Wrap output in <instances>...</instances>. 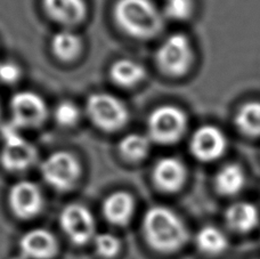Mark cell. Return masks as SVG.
<instances>
[{
	"instance_id": "obj_1",
	"label": "cell",
	"mask_w": 260,
	"mask_h": 259,
	"mask_svg": "<svg viewBox=\"0 0 260 259\" xmlns=\"http://www.w3.org/2000/svg\"><path fill=\"white\" fill-rule=\"evenodd\" d=\"M143 231L147 243L156 251L169 253L179 250L187 241L188 232L180 217L164 206L146 211Z\"/></svg>"
},
{
	"instance_id": "obj_2",
	"label": "cell",
	"mask_w": 260,
	"mask_h": 259,
	"mask_svg": "<svg viewBox=\"0 0 260 259\" xmlns=\"http://www.w3.org/2000/svg\"><path fill=\"white\" fill-rule=\"evenodd\" d=\"M113 17L120 29L135 39L154 38L164 29V13L152 0H118Z\"/></svg>"
},
{
	"instance_id": "obj_3",
	"label": "cell",
	"mask_w": 260,
	"mask_h": 259,
	"mask_svg": "<svg viewBox=\"0 0 260 259\" xmlns=\"http://www.w3.org/2000/svg\"><path fill=\"white\" fill-rule=\"evenodd\" d=\"M88 118L101 131L118 132L126 126L129 110L121 100L108 92H95L88 97L86 103Z\"/></svg>"
},
{
	"instance_id": "obj_4",
	"label": "cell",
	"mask_w": 260,
	"mask_h": 259,
	"mask_svg": "<svg viewBox=\"0 0 260 259\" xmlns=\"http://www.w3.org/2000/svg\"><path fill=\"white\" fill-rule=\"evenodd\" d=\"M155 61L166 76L173 78L185 76L194 62L191 40L183 34L170 35L157 48Z\"/></svg>"
},
{
	"instance_id": "obj_5",
	"label": "cell",
	"mask_w": 260,
	"mask_h": 259,
	"mask_svg": "<svg viewBox=\"0 0 260 259\" xmlns=\"http://www.w3.org/2000/svg\"><path fill=\"white\" fill-rule=\"evenodd\" d=\"M21 128L12 121L5 123L0 129L4 146L0 153V164L9 173H22L34 166L37 160V150L20 133Z\"/></svg>"
},
{
	"instance_id": "obj_6",
	"label": "cell",
	"mask_w": 260,
	"mask_h": 259,
	"mask_svg": "<svg viewBox=\"0 0 260 259\" xmlns=\"http://www.w3.org/2000/svg\"><path fill=\"white\" fill-rule=\"evenodd\" d=\"M187 128V117L174 105H161L151 112L147 120L148 138L161 145L177 143Z\"/></svg>"
},
{
	"instance_id": "obj_7",
	"label": "cell",
	"mask_w": 260,
	"mask_h": 259,
	"mask_svg": "<svg viewBox=\"0 0 260 259\" xmlns=\"http://www.w3.org/2000/svg\"><path fill=\"white\" fill-rule=\"evenodd\" d=\"M40 172L45 182L53 188L68 191L80 178L81 165L70 152L57 151L44 160Z\"/></svg>"
},
{
	"instance_id": "obj_8",
	"label": "cell",
	"mask_w": 260,
	"mask_h": 259,
	"mask_svg": "<svg viewBox=\"0 0 260 259\" xmlns=\"http://www.w3.org/2000/svg\"><path fill=\"white\" fill-rule=\"evenodd\" d=\"M12 122L21 129L38 128L48 115L47 104L43 97L32 91H20L11 100Z\"/></svg>"
},
{
	"instance_id": "obj_9",
	"label": "cell",
	"mask_w": 260,
	"mask_h": 259,
	"mask_svg": "<svg viewBox=\"0 0 260 259\" xmlns=\"http://www.w3.org/2000/svg\"><path fill=\"white\" fill-rule=\"evenodd\" d=\"M59 224L73 243L86 244L95 234V219L88 208L78 203L64 207L59 215Z\"/></svg>"
},
{
	"instance_id": "obj_10",
	"label": "cell",
	"mask_w": 260,
	"mask_h": 259,
	"mask_svg": "<svg viewBox=\"0 0 260 259\" xmlns=\"http://www.w3.org/2000/svg\"><path fill=\"white\" fill-rule=\"evenodd\" d=\"M227 138L224 132L211 124L198 128L189 141L191 153L202 163H212L225 154Z\"/></svg>"
},
{
	"instance_id": "obj_11",
	"label": "cell",
	"mask_w": 260,
	"mask_h": 259,
	"mask_svg": "<svg viewBox=\"0 0 260 259\" xmlns=\"http://www.w3.org/2000/svg\"><path fill=\"white\" fill-rule=\"evenodd\" d=\"M8 202L11 210L16 217L21 219H30L43 209L44 197L35 183L21 180L9 189Z\"/></svg>"
},
{
	"instance_id": "obj_12",
	"label": "cell",
	"mask_w": 260,
	"mask_h": 259,
	"mask_svg": "<svg viewBox=\"0 0 260 259\" xmlns=\"http://www.w3.org/2000/svg\"><path fill=\"white\" fill-rule=\"evenodd\" d=\"M186 178L185 165L173 156L161 159L153 168V182L157 188L167 193L178 192L186 183Z\"/></svg>"
},
{
	"instance_id": "obj_13",
	"label": "cell",
	"mask_w": 260,
	"mask_h": 259,
	"mask_svg": "<svg viewBox=\"0 0 260 259\" xmlns=\"http://www.w3.org/2000/svg\"><path fill=\"white\" fill-rule=\"evenodd\" d=\"M20 247L32 259H50L56 255L58 244L54 235L44 229H35L23 235Z\"/></svg>"
},
{
	"instance_id": "obj_14",
	"label": "cell",
	"mask_w": 260,
	"mask_h": 259,
	"mask_svg": "<svg viewBox=\"0 0 260 259\" xmlns=\"http://www.w3.org/2000/svg\"><path fill=\"white\" fill-rule=\"evenodd\" d=\"M47 15L65 26H73L85 20L87 5L85 0H43Z\"/></svg>"
},
{
	"instance_id": "obj_15",
	"label": "cell",
	"mask_w": 260,
	"mask_h": 259,
	"mask_svg": "<svg viewBox=\"0 0 260 259\" xmlns=\"http://www.w3.org/2000/svg\"><path fill=\"white\" fill-rule=\"evenodd\" d=\"M135 210L134 198L127 192H114L105 199L103 214L111 224L124 226L132 219Z\"/></svg>"
},
{
	"instance_id": "obj_16",
	"label": "cell",
	"mask_w": 260,
	"mask_h": 259,
	"mask_svg": "<svg viewBox=\"0 0 260 259\" xmlns=\"http://www.w3.org/2000/svg\"><path fill=\"white\" fill-rule=\"evenodd\" d=\"M225 220L229 228L235 232L247 233L257 226L259 221V212L252 203L236 202L227 208Z\"/></svg>"
},
{
	"instance_id": "obj_17",
	"label": "cell",
	"mask_w": 260,
	"mask_h": 259,
	"mask_svg": "<svg viewBox=\"0 0 260 259\" xmlns=\"http://www.w3.org/2000/svg\"><path fill=\"white\" fill-rule=\"evenodd\" d=\"M146 71L142 64L130 58L115 61L110 69V78L115 85L122 88H133L145 79Z\"/></svg>"
},
{
	"instance_id": "obj_18",
	"label": "cell",
	"mask_w": 260,
	"mask_h": 259,
	"mask_svg": "<svg viewBox=\"0 0 260 259\" xmlns=\"http://www.w3.org/2000/svg\"><path fill=\"white\" fill-rule=\"evenodd\" d=\"M245 185V174L239 165L230 164L219 169L215 177L216 191L224 197H234Z\"/></svg>"
},
{
	"instance_id": "obj_19",
	"label": "cell",
	"mask_w": 260,
	"mask_h": 259,
	"mask_svg": "<svg viewBox=\"0 0 260 259\" xmlns=\"http://www.w3.org/2000/svg\"><path fill=\"white\" fill-rule=\"evenodd\" d=\"M50 47L53 54L59 61L72 62L82 52V40L74 32L63 30L53 36Z\"/></svg>"
},
{
	"instance_id": "obj_20",
	"label": "cell",
	"mask_w": 260,
	"mask_h": 259,
	"mask_svg": "<svg viewBox=\"0 0 260 259\" xmlns=\"http://www.w3.org/2000/svg\"><path fill=\"white\" fill-rule=\"evenodd\" d=\"M234 122L243 135L260 137V102H248L241 106L235 114Z\"/></svg>"
},
{
	"instance_id": "obj_21",
	"label": "cell",
	"mask_w": 260,
	"mask_h": 259,
	"mask_svg": "<svg viewBox=\"0 0 260 259\" xmlns=\"http://www.w3.org/2000/svg\"><path fill=\"white\" fill-rule=\"evenodd\" d=\"M197 246L206 255L217 256L226 250L229 247V240L219 229L208 225L198 232Z\"/></svg>"
},
{
	"instance_id": "obj_22",
	"label": "cell",
	"mask_w": 260,
	"mask_h": 259,
	"mask_svg": "<svg viewBox=\"0 0 260 259\" xmlns=\"http://www.w3.org/2000/svg\"><path fill=\"white\" fill-rule=\"evenodd\" d=\"M151 140L141 134H128L119 143V153L129 163L142 161L150 153Z\"/></svg>"
},
{
	"instance_id": "obj_23",
	"label": "cell",
	"mask_w": 260,
	"mask_h": 259,
	"mask_svg": "<svg viewBox=\"0 0 260 259\" xmlns=\"http://www.w3.org/2000/svg\"><path fill=\"white\" fill-rule=\"evenodd\" d=\"M194 12L193 0H166L164 16L173 21H187Z\"/></svg>"
},
{
	"instance_id": "obj_24",
	"label": "cell",
	"mask_w": 260,
	"mask_h": 259,
	"mask_svg": "<svg viewBox=\"0 0 260 259\" xmlns=\"http://www.w3.org/2000/svg\"><path fill=\"white\" fill-rule=\"evenodd\" d=\"M80 110L78 106L70 101H63L54 110V119L59 126L73 127L80 119Z\"/></svg>"
},
{
	"instance_id": "obj_25",
	"label": "cell",
	"mask_w": 260,
	"mask_h": 259,
	"mask_svg": "<svg viewBox=\"0 0 260 259\" xmlns=\"http://www.w3.org/2000/svg\"><path fill=\"white\" fill-rule=\"evenodd\" d=\"M95 247L97 252L102 257L113 258L119 253L120 248H121V242L112 234L102 233L95 238Z\"/></svg>"
},
{
	"instance_id": "obj_26",
	"label": "cell",
	"mask_w": 260,
	"mask_h": 259,
	"mask_svg": "<svg viewBox=\"0 0 260 259\" xmlns=\"http://www.w3.org/2000/svg\"><path fill=\"white\" fill-rule=\"evenodd\" d=\"M22 76L21 68L14 62H0V82L13 85L20 80Z\"/></svg>"
}]
</instances>
